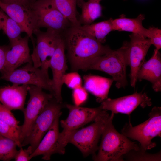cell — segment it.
I'll return each instance as SVG.
<instances>
[{
  "instance_id": "1",
  "label": "cell",
  "mask_w": 161,
  "mask_h": 161,
  "mask_svg": "<svg viewBox=\"0 0 161 161\" xmlns=\"http://www.w3.org/2000/svg\"><path fill=\"white\" fill-rule=\"evenodd\" d=\"M79 26H71L62 34L65 48L72 71L87 70L94 59L111 49Z\"/></svg>"
},
{
  "instance_id": "34",
  "label": "cell",
  "mask_w": 161,
  "mask_h": 161,
  "mask_svg": "<svg viewBox=\"0 0 161 161\" xmlns=\"http://www.w3.org/2000/svg\"><path fill=\"white\" fill-rule=\"evenodd\" d=\"M11 48L10 45H0V72L4 66L7 52Z\"/></svg>"
},
{
  "instance_id": "12",
  "label": "cell",
  "mask_w": 161,
  "mask_h": 161,
  "mask_svg": "<svg viewBox=\"0 0 161 161\" xmlns=\"http://www.w3.org/2000/svg\"><path fill=\"white\" fill-rule=\"evenodd\" d=\"M126 55L128 65L130 67V83L135 88L138 71L143 63L148 51L151 45L149 38L137 34L129 35Z\"/></svg>"
},
{
  "instance_id": "7",
  "label": "cell",
  "mask_w": 161,
  "mask_h": 161,
  "mask_svg": "<svg viewBox=\"0 0 161 161\" xmlns=\"http://www.w3.org/2000/svg\"><path fill=\"white\" fill-rule=\"evenodd\" d=\"M65 106L69 110V114L66 119L60 121L63 129L60 132L59 138L60 145L64 149L68 144V137L72 133L86 124L94 121L105 110L100 106L91 108L68 104Z\"/></svg>"
},
{
  "instance_id": "10",
  "label": "cell",
  "mask_w": 161,
  "mask_h": 161,
  "mask_svg": "<svg viewBox=\"0 0 161 161\" xmlns=\"http://www.w3.org/2000/svg\"><path fill=\"white\" fill-rule=\"evenodd\" d=\"M0 79L13 84L34 85L47 90L51 94L52 80L48 72L35 67L32 62L27 63L24 66L11 72L2 74Z\"/></svg>"
},
{
  "instance_id": "23",
  "label": "cell",
  "mask_w": 161,
  "mask_h": 161,
  "mask_svg": "<svg viewBox=\"0 0 161 161\" xmlns=\"http://www.w3.org/2000/svg\"><path fill=\"white\" fill-rule=\"evenodd\" d=\"M0 30L8 37L10 46L21 38L23 32L20 26L0 8Z\"/></svg>"
},
{
  "instance_id": "37",
  "label": "cell",
  "mask_w": 161,
  "mask_h": 161,
  "mask_svg": "<svg viewBox=\"0 0 161 161\" xmlns=\"http://www.w3.org/2000/svg\"><path fill=\"white\" fill-rule=\"evenodd\" d=\"M37 0H32V3L35 1H36Z\"/></svg>"
},
{
  "instance_id": "24",
  "label": "cell",
  "mask_w": 161,
  "mask_h": 161,
  "mask_svg": "<svg viewBox=\"0 0 161 161\" xmlns=\"http://www.w3.org/2000/svg\"><path fill=\"white\" fill-rule=\"evenodd\" d=\"M111 18L108 20L87 25L80 26V27L95 38L101 44L105 43L106 35L113 31L112 21Z\"/></svg>"
},
{
  "instance_id": "30",
  "label": "cell",
  "mask_w": 161,
  "mask_h": 161,
  "mask_svg": "<svg viewBox=\"0 0 161 161\" xmlns=\"http://www.w3.org/2000/svg\"><path fill=\"white\" fill-rule=\"evenodd\" d=\"M82 80L80 75L76 71L66 73L63 78L64 83L73 89L81 86Z\"/></svg>"
},
{
  "instance_id": "38",
  "label": "cell",
  "mask_w": 161,
  "mask_h": 161,
  "mask_svg": "<svg viewBox=\"0 0 161 161\" xmlns=\"http://www.w3.org/2000/svg\"><path fill=\"white\" fill-rule=\"evenodd\" d=\"M1 0H0V1H1Z\"/></svg>"
},
{
  "instance_id": "16",
  "label": "cell",
  "mask_w": 161,
  "mask_h": 161,
  "mask_svg": "<svg viewBox=\"0 0 161 161\" xmlns=\"http://www.w3.org/2000/svg\"><path fill=\"white\" fill-rule=\"evenodd\" d=\"M61 115L60 114L56 117L51 127L30 155L31 159L41 155L42 159L49 160L51 156L54 154H64L65 151L61 148L59 142V120Z\"/></svg>"
},
{
  "instance_id": "5",
  "label": "cell",
  "mask_w": 161,
  "mask_h": 161,
  "mask_svg": "<svg viewBox=\"0 0 161 161\" xmlns=\"http://www.w3.org/2000/svg\"><path fill=\"white\" fill-rule=\"evenodd\" d=\"M110 116L111 114L105 110L92 123L72 133L67 140V143L76 147L85 157L95 154L98 149L99 140Z\"/></svg>"
},
{
  "instance_id": "6",
  "label": "cell",
  "mask_w": 161,
  "mask_h": 161,
  "mask_svg": "<svg viewBox=\"0 0 161 161\" xmlns=\"http://www.w3.org/2000/svg\"><path fill=\"white\" fill-rule=\"evenodd\" d=\"M36 37V44L33 38L31 39L33 47L31 55L33 66L41 68L48 72L49 63L58 44L62 38V34L55 31L47 29L45 32L40 29L34 32Z\"/></svg>"
},
{
  "instance_id": "32",
  "label": "cell",
  "mask_w": 161,
  "mask_h": 161,
  "mask_svg": "<svg viewBox=\"0 0 161 161\" xmlns=\"http://www.w3.org/2000/svg\"><path fill=\"white\" fill-rule=\"evenodd\" d=\"M148 29L151 32L149 38L151 44L155 47L156 49L159 50L161 48V30L154 27H150Z\"/></svg>"
},
{
  "instance_id": "8",
  "label": "cell",
  "mask_w": 161,
  "mask_h": 161,
  "mask_svg": "<svg viewBox=\"0 0 161 161\" xmlns=\"http://www.w3.org/2000/svg\"><path fill=\"white\" fill-rule=\"evenodd\" d=\"M64 105L53 97L45 106L35 119L27 136L22 143V146L29 144L32 153L53 124L56 117L61 114Z\"/></svg>"
},
{
  "instance_id": "22",
  "label": "cell",
  "mask_w": 161,
  "mask_h": 161,
  "mask_svg": "<svg viewBox=\"0 0 161 161\" xmlns=\"http://www.w3.org/2000/svg\"><path fill=\"white\" fill-rule=\"evenodd\" d=\"M100 0H89L77 2L81 9L79 21L81 25L91 24L102 15Z\"/></svg>"
},
{
  "instance_id": "4",
  "label": "cell",
  "mask_w": 161,
  "mask_h": 161,
  "mask_svg": "<svg viewBox=\"0 0 161 161\" xmlns=\"http://www.w3.org/2000/svg\"><path fill=\"white\" fill-rule=\"evenodd\" d=\"M149 118L144 122L133 126L130 121L122 130L121 134L128 137L138 141L140 148L146 151L155 147L152 141L156 136H161V108L155 106L150 112Z\"/></svg>"
},
{
  "instance_id": "26",
  "label": "cell",
  "mask_w": 161,
  "mask_h": 161,
  "mask_svg": "<svg viewBox=\"0 0 161 161\" xmlns=\"http://www.w3.org/2000/svg\"><path fill=\"white\" fill-rule=\"evenodd\" d=\"M16 143L0 134V160L9 161L14 159L18 150Z\"/></svg>"
},
{
  "instance_id": "29",
  "label": "cell",
  "mask_w": 161,
  "mask_h": 161,
  "mask_svg": "<svg viewBox=\"0 0 161 161\" xmlns=\"http://www.w3.org/2000/svg\"><path fill=\"white\" fill-rule=\"evenodd\" d=\"M0 120L12 126L20 128L19 121L15 117L11 110L0 103Z\"/></svg>"
},
{
  "instance_id": "13",
  "label": "cell",
  "mask_w": 161,
  "mask_h": 161,
  "mask_svg": "<svg viewBox=\"0 0 161 161\" xmlns=\"http://www.w3.org/2000/svg\"><path fill=\"white\" fill-rule=\"evenodd\" d=\"M101 108L114 113L130 114L138 106L144 108L152 105L151 99L145 93L136 92L132 94L118 98H107L102 101Z\"/></svg>"
},
{
  "instance_id": "20",
  "label": "cell",
  "mask_w": 161,
  "mask_h": 161,
  "mask_svg": "<svg viewBox=\"0 0 161 161\" xmlns=\"http://www.w3.org/2000/svg\"><path fill=\"white\" fill-rule=\"evenodd\" d=\"M145 19L144 15L141 14L134 18H126L125 15L122 14L119 18L113 19V30L130 32L149 38L150 32L142 24V22Z\"/></svg>"
},
{
  "instance_id": "18",
  "label": "cell",
  "mask_w": 161,
  "mask_h": 161,
  "mask_svg": "<svg viewBox=\"0 0 161 161\" xmlns=\"http://www.w3.org/2000/svg\"><path fill=\"white\" fill-rule=\"evenodd\" d=\"M29 85L13 83L0 88V103L10 110L22 112Z\"/></svg>"
},
{
  "instance_id": "3",
  "label": "cell",
  "mask_w": 161,
  "mask_h": 161,
  "mask_svg": "<svg viewBox=\"0 0 161 161\" xmlns=\"http://www.w3.org/2000/svg\"><path fill=\"white\" fill-rule=\"evenodd\" d=\"M128 42H123L122 47L116 50H112L97 57L91 62L88 70L104 72L110 75L117 88H124L127 85L126 69L128 66L126 51Z\"/></svg>"
},
{
  "instance_id": "11",
  "label": "cell",
  "mask_w": 161,
  "mask_h": 161,
  "mask_svg": "<svg viewBox=\"0 0 161 161\" xmlns=\"http://www.w3.org/2000/svg\"><path fill=\"white\" fill-rule=\"evenodd\" d=\"M28 91L30 98L26 107L23 112L24 120L21 126L20 140L21 144L27 136L33 123L40 113L53 97L43 89L34 85H29Z\"/></svg>"
},
{
  "instance_id": "25",
  "label": "cell",
  "mask_w": 161,
  "mask_h": 161,
  "mask_svg": "<svg viewBox=\"0 0 161 161\" xmlns=\"http://www.w3.org/2000/svg\"><path fill=\"white\" fill-rule=\"evenodd\" d=\"M57 9L69 21L72 26L80 25L77 17V0H52Z\"/></svg>"
},
{
  "instance_id": "21",
  "label": "cell",
  "mask_w": 161,
  "mask_h": 161,
  "mask_svg": "<svg viewBox=\"0 0 161 161\" xmlns=\"http://www.w3.org/2000/svg\"><path fill=\"white\" fill-rule=\"evenodd\" d=\"M84 88L96 96L97 101L107 98L110 87L114 81L112 79L91 74L84 75Z\"/></svg>"
},
{
  "instance_id": "36",
  "label": "cell",
  "mask_w": 161,
  "mask_h": 161,
  "mask_svg": "<svg viewBox=\"0 0 161 161\" xmlns=\"http://www.w3.org/2000/svg\"><path fill=\"white\" fill-rule=\"evenodd\" d=\"M85 0H77V2H80V1H84ZM100 0L101 1V0Z\"/></svg>"
},
{
  "instance_id": "35",
  "label": "cell",
  "mask_w": 161,
  "mask_h": 161,
  "mask_svg": "<svg viewBox=\"0 0 161 161\" xmlns=\"http://www.w3.org/2000/svg\"><path fill=\"white\" fill-rule=\"evenodd\" d=\"M1 2L6 4H18L25 6H30L32 0H1Z\"/></svg>"
},
{
  "instance_id": "28",
  "label": "cell",
  "mask_w": 161,
  "mask_h": 161,
  "mask_svg": "<svg viewBox=\"0 0 161 161\" xmlns=\"http://www.w3.org/2000/svg\"><path fill=\"white\" fill-rule=\"evenodd\" d=\"M20 129L0 120V134L13 140L19 148L22 147L20 140Z\"/></svg>"
},
{
  "instance_id": "17",
  "label": "cell",
  "mask_w": 161,
  "mask_h": 161,
  "mask_svg": "<svg viewBox=\"0 0 161 161\" xmlns=\"http://www.w3.org/2000/svg\"><path fill=\"white\" fill-rule=\"evenodd\" d=\"M27 35L21 38L11 46L7 52L4 66L1 72L2 74L11 72L24 64L32 62Z\"/></svg>"
},
{
  "instance_id": "31",
  "label": "cell",
  "mask_w": 161,
  "mask_h": 161,
  "mask_svg": "<svg viewBox=\"0 0 161 161\" xmlns=\"http://www.w3.org/2000/svg\"><path fill=\"white\" fill-rule=\"evenodd\" d=\"M72 95L74 105L80 106L87 100L88 94L84 87L81 86L73 89Z\"/></svg>"
},
{
  "instance_id": "9",
  "label": "cell",
  "mask_w": 161,
  "mask_h": 161,
  "mask_svg": "<svg viewBox=\"0 0 161 161\" xmlns=\"http://www.w3.org/2000/svg\"><path fill=\"white\" fill-rule=\"evenodd\" d=\"M30 6L35 16L37 29L45 28L62 34L72 26L52 0H37Z\"/></svg>"
},
{
  "instance_id": "14",
  "label": "cell",
  "mask_w": 161,
  "mask_h": 161,
  "mask_svg": "<svg viewBox=\"0 0 161 161\" xmlns=\"http://www.w3.org/2000/svg\"><path fill=\"white\" fill-rule=\"evenodd\" d=\"M0 8L17 23L30 38L33 37L34 32L37 28L35 16L30 5L6 4L0 1Z\"/></svg>"
},
{
  "instance_id": "19",
  "label": "cell",
  "mask_w": 161,
  "mask_h": 161,
  "mask_svg": "<svg viewBox=\"0 0 161 161\" xmlns=\"http://www.w3.org/2000/svg\"><path fill=\"white\" fill-rule=\"evenodd\" d=\"M137 79V81H149L155 91H161V58L159 50L155 49L151 58L143 63L138 72Z\"/></svg>"
},
{
  "instance_id": "2",
  "label": "cell",
  "mask_w": 161,
  "mask_h": 161,
  "mask_svg": "<svg viewBox=\"0 0 161 161\" xmlns=\"http://www.w3.org/2000/svg\"><path fill=\"white\" fill-rule=\"evenodd\" d=\"M114 116V113L111 112L101 136L98 153L93 155L95 161H123V156L126 154L131 150L140 148V145L116 130L112 123Z\"/></svg>"
},
{
  "instance_id": "15",
  "label": "cell",
  "mask_w": 161,
  "mask_h": 161,
  "mask_svg": "<svg viewBox=\"0 0 161 161\" xmlns=\"http://www.w3.org/2000/svg\"><path fill=\"white\" fill-rule=\"evenodd\" d=\"M65 46L63 38L58 44L49 63L52 73L51 94L58 102L62 103V87L63 78L67 69L65 54Z\"/></svg>"
},
{
  "instance_id": "27",
  "label": "cell",
  "mask_w": 161,
  "mask_h": 161,
  "mask_svg": "<svg viewBox=\"0 0 161 161\" xmlns=\"http://www.w3.org/2000/svg\"><path fill=\"white\" fill-rule=\"evenodd\" d=\"M160 151L155 154H150L140 148L132 149L124 154L123 159L127 161H161Z\"/></svg>"
},
{
  "instance_id": "33",
  "label": "cell",
  "mask_w": 161,
  "mask_h": 161,
  "mask_svg": "<svg viewBox=\"0 0 161 161\" xmlns=\"http://www.w3.org/2000/svg\"><path fill=\"white\" fill-rule=\"evenodd\" d=\"M14 158L16 161H28L31 159L30 156L32 153L31 146L30 145L26 149H23L21 147Z\"/></svg>"
},
{
  "instance_id": "39",
  "label": "cell",
  "mask_w": 161,
  "mask_h": 161,
  "mask_svg": "<svg viewBox=\"0 0 161 161\" xmlns=\"http://www.w3.org/2000/svg\"><path fill=\"white\" fill-rule=\"evenodd\" d=\"M124 1L126 0H124Z\"/></svg>"
}]
</instances>
